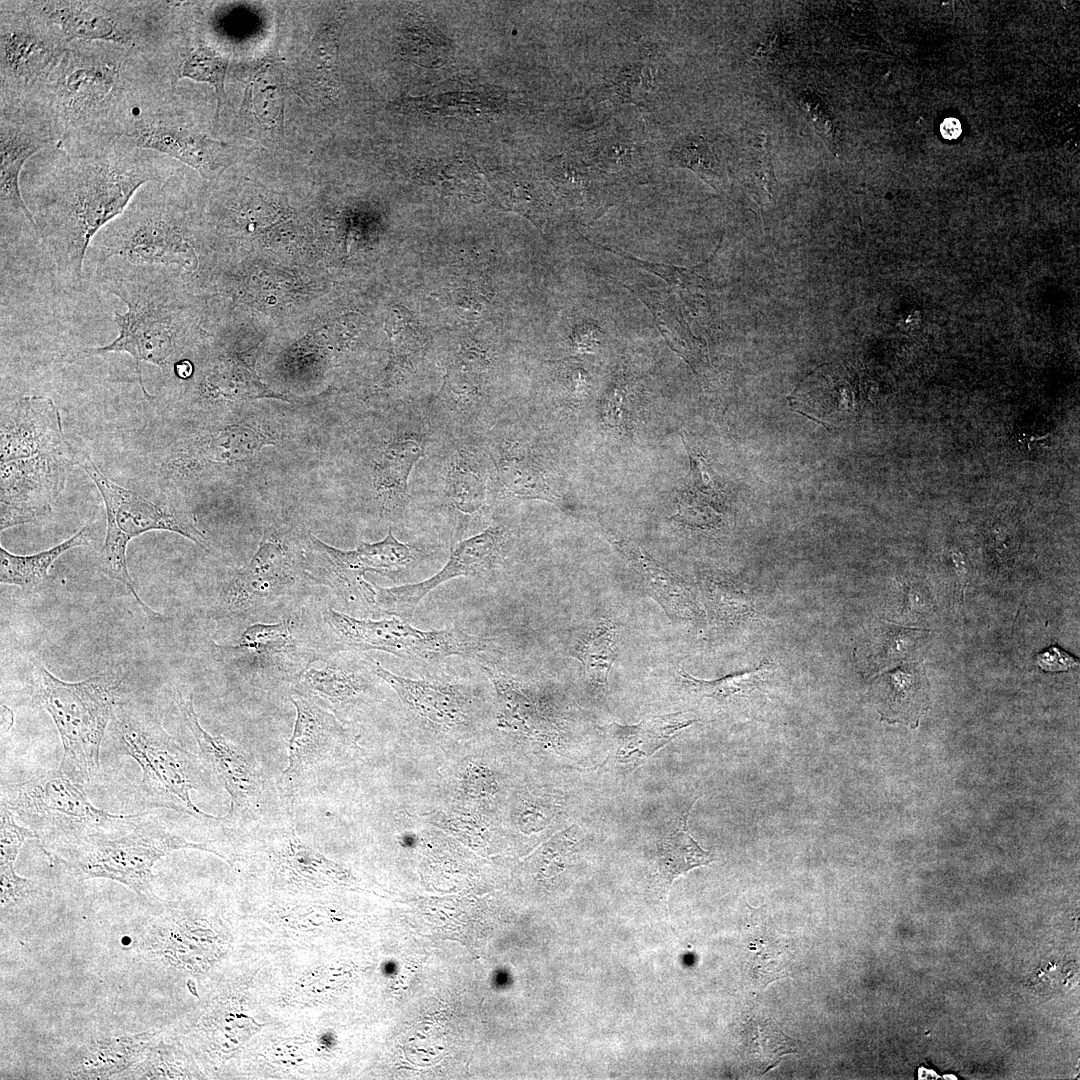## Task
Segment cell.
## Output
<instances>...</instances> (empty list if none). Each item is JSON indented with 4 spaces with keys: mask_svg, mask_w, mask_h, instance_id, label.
Masks as SVG:
<instances>
[{
    "mask_svg": "<svg viewBox=\"0 0 1080 1080\" xmlns=\"http://www.w3.org/2000/svg\"><path fill=\"white\" fill-rule=\"evenodd\" d=\"M167 156L123 138L88 148L56 144L33 155L20 176L23 199L58 277L78 287L94 236L146 183L166 178Z\"/></svg>",
    "mask_w": 1080,
    "mask_h": 1080,
    "instance_id": "6da1fadb",
    "label": "cell"
},
{
    "mask_svg": "<svg viewBox=\"0 0 1080 1080\" xmlns=\"http://www.w3.org/2000/svg\"><path fill=\"white\" fill-rule=\"evenodd\" d=\"M176 59L103 41H72L31 102L63 148L120 138L136 109L178 82Z\"/></svg>",
    "mask_w": 1080,
    "mask_h": 1080,
    "instance_id": "7a4b0ae2",
    "label": "cell"
},
{
    "mask_svg": "<svg viewBox=\"0 0 1080 1080\" xmlns=\"http://www.w3.org/2000/svg\"><path fill=\"white\" fill-rule=\"evenodd\" d=\"M92 273L99 287L118 297L127 309L114 313L118 336L107 345L86 348L82 354H129L135 360L142 392L150 399L142 380L141 362L169 365L187 325L174 272L171 267L112 260Z\"/></svg>",
    "mask_w": 1080,
    "mask_h": 1080,
    "instance_id": "3957f363",
    "label": "cell"
},
{
    "mask_svg": "<svg viewBox=\"0 0 1080 1080\" xmlns=\"http://www.w3.org/2000/svg\"><path fill=\"white\" fill-rule=\"evenodd\" d=\"M168 176L143 185L125 210L92 239L85 262L92 273L118 260L131 265L189 267L195 259Z\"/></svg>",
    "mask_w": 1080,
    "mask_h": 1080,
    "instance_id": "277c9868",
    "label": "cell"
},
{
    "mask_svg": "<svg viewBox=\"0 0 1080 1080\" xmlns=\"http://www.w3.org/2000/svg\"><path fill=\"white\" fill-rule=\"evenodd\" d=\"M1 793V804L35 834L45 852L52 856L93 836L126 832L133 828L139 816V813L112 814L95 807L83 787L61 769L5 785Z\"/></svg>",
    "mask_w": 1080,
    "mask_h": 1080,
    "instance_id": "5b68a950",
    "label": "cell"
},
{
    "mask_svg": "<svg viewBox=\"0 0 1080 1080\" xmlns=\"http://www.w3.org/2000/svg\"><path fill=\"white\" fill-rule=\"evenodd\" d=\"M67 43L103 41L175 59L170 37L179 3L155 0H25Z\"/></svg>",
    "mask_w": 1080,
    "mask_h": 1080,
    "instance_id": "8992f818",
    "label": "cell"
},
{
    "mask_svg": "<svg viewBox=\"0 0 1080 1080\" xmlns=\"http://www.w3.org/2000/svg\"><path fill=\"white\" fill-rule=\"evenodd\" d=\"M40 702L59 732L60 769L74 782L92 785L100 776V748L119 697L121 679L103 673L79 682L57 678L44 666L37 671Z\"/></svg>",
    "mask_w": 1080,
    "mask_h": 1080,
    "instance_id": "52a82bcc",
    "label": "cell"
},
{
    "mask_svg": "<svg viewBox=\"0 0 1080 1080\" xmlns=\"http://www.w3.org/2000/svg\"><path fill=\"white\" fill-rule=\"evenodd\" d=\"M192 848L213 853L205 843L174 834L167 827L139 813L130 830L115 835L93 836L67 849L57 858L78 881L104 878L121 883L150 902L160 899L153 891V867L174 850Z\"/></svg>",
    "mask_w": 1080,
    "mask_h": 1080,
    "instance_id": "ba28073f",
    "label": "cell"
},
{
    "mask_svg": "<svg viewBox=\"0 0 1080 1080\" xmlns=\"http://www.w3.org/2000/svg\"><path fill=\"white\" fill-rule=\"evenodd\" d=\"M76 464L95 483L106 510V535L99 557L102 571L123 584L148 616L160 618L161 615L149 608L134 588L126 559L129 542L149 531L162 530L182 535L207 549L206 536L199 530L188 510L172 503L152 501L113 482L79 449L76 452Z\"/></svg>",
    "mask_w": 1080,
    "mask_h": 1080,
    "instance_id": "9c48e42d",
    "label": "cell"
},
{
    "mask_svg": "<svg viewBox=\"0 0 1080 1080\" xmlns=\"http://www.w3.org/2000/svg\"><path fill=\"white\" fill-rule=\"evenodd\" d=\"M116 725L122 753L135 760L142 770L137 788L141 803L184 812L198 819L216 818L202 812L190 797L191 790L203 785V761L181 747L149 714L123 712Z\"/></svg>",
    "mask_w": 1080,
    "mask_h": 1080,
    "instance_id": "30bf717a",
    "label": "cell"
},
{
    "mask_svg": "<svg viewBox=\"0 0 1080 1080\" xmlns=\"http://www.w3.org/2000/svg\"><path fill=\"white\" fill-rule=\"evenodd\" d=\"M69 43L25 0L0 2V107L27 106Z\"/></svg>",
    "mask_w": 1080,
    "mask_h": 1080,
    "instance_id": "8fae6325",
    "label": "cell"
},
{
    "mask_svg": "<svg viewBox=\"0 0 1080 1080\" xmlns=\"http://www.w3.org/2000/svg\"><path fill=\"white\" fill-rule=\"evenodd\" d=\"M175 86L139 107L120 138L180 161L196 170L203 180L214 181L236 162L239 148L212 138L182 119L173 106Z\"/></svg>",
    "mask_w": 1080,
    "mask_h": 1080,
    "instance_id": "7c38bea8",
    "label": "cell"
},
{
    "mask_svg": "<svg viewBox=\"0 0 1080 1080\" xmlns=\"http://www.w3.org/2000/svg\"><path fill=\"white\" fill-rule=\"evenodd\" d=\"M325 623L340 650H377L406 660L433 662L455 655L473 656L491 646V639L458 628L425 631L395 616L358 619L328 609Z\"/></svg>",
    "mask_w": 1080,
    "mask_h": 1080,
    "instance_id": "4fadbf2b",
    "label": "cell"
},
{
    "mask_svg": "<svg viewBox=\"0 0 1080 1080\" xmlns=\"http://www.w3.org/2000/svg\"><path fill=\"white\" fill-rule=\"evenodd\" d=\"M77 448L68 447L0 462V530L47 516L62 492Z\"/></svg>",
    "mask_w": 1080,
    "mask_h": 1080,
    "instance_id": "5bb4252c",
    "label": "cell"
},
{
    "mask_svg": "<svg viewBox=\"0 0 1080 1080\" xmlns=\"http://www.w3.org/2000/svg\"><path fill=\"white\" fill-rule=\"evenodd\" d=\"M309 538L313 551L323 560L317 568L308 570L310 577L330 586L347 601H362L374 607L373 584L364 579L365 574L400 570L417 556L416 548L398 541L391 530L383 540L363 543L353 550L329 546L312 534Z\"/></svg>",
    "mask_w": 1080,
    "mask_h": 1080,
    "instance_id": "9a60e30c",
    "label": "cell"
},
{
    "mask_svg": "<svg viewBox=\"0 0 1080 1080\" xmlns=\"http://www.w3.org/2000/svg\"><path fill=\"white\" fill-rule=\"evenodd\" d=\"M57 139L40 116L26 108L0 107L1 227L27 225L37 232L21 192L20 176L27 161ZM38 234V233H37Z\"/></svg>",
    "mask_w": 1080,
    "mask_h": 1080,
    "instance_id": "2e32d148",
    "label": "cell"
},
{
    "mask_svg": "<svg viewBox=\"0 0 1080 1080\" xmlns=\"http://www.w3.org/2000/svg\"><path fill=\"white\" fill-rule=\"evenodd\" d=\"M176 703L204 762L215 771L231 797V808L224 818L237 819L254 810L261 800L264 782L253 758L223 736H213L203 729L191 694L184 696L177 690Z\"/></svg>",
    "mask_w": 1080,
    "mask_h": 1080,
    "instance_id": "e0dca14e",
    "label": "cell"
},
{
    "mask_svg": "<svg viewBox=\"0 0 1080 1080\" xmlns=\"http://www.w3.org/2000/svg\"><path fill=\"white\" fill-rule=\"evenodd\" d=\"M502 541L501 532L489 528L459 542L446 564L428 579L388 588L373 584L375 607L388 615L407 621L420 601L444 582L490 570L499 556Z\"/></svg>",
    "mask_w": 1080,
    "mask_h": 1080,
    "instance_id": "ac0fdd59",
    "label": "cell"
},
{
    "mask_svg": "<svg viewBox=\"0 0 1080 1080\" xmlns=\"http://www.w3.org/2000/svg\"><path fill=\"white\" fill-rule=\"evenodd\" d=\"M293 581L288 550L265 534L250 562L225 586L218 602L228 613L245 612L276 597Z\"/></svg>",
    "mask_w": 1080,
    "mask_h": 1080,
    "instance_id": "d6986e66",
    "label": "cell"
},
{
    "mask_svg": "<svg viewBox=\"0 0 1080 1080\" xmlns=\"http://www.w3.org/2000/svg\"><path fill=\"white\" fill-rule=\"evenodd\" d=\"M371 671L385 681L404 706L420 719L437 727L456 729L470 718L471 700L463 688L439 680L411 679L396 675L368 659Z\"/></svg>",
    "mask_w": 1080,
    "mask_h": 1080,
    "instance_id": "ffe728a7",
    "label": "cell"
},
{
    "mask_svg": "<svg viewBox=\"0 0 1080 1080\" xmlns=\"http://www.w3.org/2000/svg\"><path fill=\"white\" fill-rule=\"evenodd\" d=\"M274 444V438L257 427L230 424L177 447L164 468L169 472L188 473L212 465L242 462L253 457L263 446Z\"/></svg>",
    "mask_w": 1080,
    "mask_h": 1080,
    "instance_id": "44dd1931",
    "label": "cell"
},
{
    "mask_svg": "<svg viewBox=\"0 0 1080 1080\" xmlns=\"http://www.w3.org/2000/svg\"><path fill=\"white\" fill-rule=\"evenodd\" d=\"M291 701L296 708V721L289 743L288 767L284 772V785L290 793L303 773L332 756L343 735L335 716L311 698L293 694Z\"/></svg>",
    "mask_w": 1080,
    "mask_h": 1080,
    "instance_id": "7402d4cb",
    "label": "cell"
},
{
    "mask_svg": "<svg viewBox=\"0 0 1080 1080\" xmlns=\"http://www.w3.org/2000/svg\"><path fill=\"white\" fill-rule=\"evenodd\" d=\"M151 1029L119 1036L94 1037L71 1052L60 1078L116 1079L141 1060L147 1049L160 1037Z\"/></svg>",
    "mask_w": 1080,
    "mask_h": 1080,
    "instance_id": "603a6c76",
    "label": "cell"
},
{
    "mask_svg": "<svg viewBox=\"0 0 1080 1080\" xmlns=\"http://www.w3.org/2000/svg\"><path fill=\"white\" fill-rule=\"evenodd\" d=\"M609 542L626 558L647 591L673 619L699 618L702 610L681 578L626 538L604 531Z\"/></svg>",
    "mask_w": 1080,
    "mask_h": 1080,
    "instance_id": "cb8c5ba5",
    "label": "cell"
},
{
    "mask_svg": "<svg viewBox=\"0 0 1080 1080\" xmlns=\"http://www.w3.org/2000/svg\"><path fill=\"white\" fill-rule=\"evenodd\" d=\"M549 179L556 191L583 220H593L616 202L617 184L584 160L560 156L550 161Z\"/></svg>",
    "mask_w": 1080,
    "mask_h": 1080,
    "instance_id": "d4e9b609",
    "label": "cell"
},
{
    "mask_svg": "<svg viewBox=\"0 0 1080 1080\" xmlns=\"http://www.w3.org/2000/svg\"><path fill=\"white\" fill-rule=\"evenodd\" d=\"M696 720L678 712L648 717L633 725L613 723L607 727L611 739L608 757L614 764L633 771L666 745L680 730Z\"/></svg>",
    "mask_w": 1080,
    "mask_h": 1080,
    "instance_id": "484cf974",
    "label": "cell"
},
{
    "mask_svg": "<svg viewBox=\"0 0 1080 1080\" xmlns=\"http://www.w3.org/2000/svg\"><path fill=\"white\" fill-rule=\"evenodd\" d=\"M691 806L670 823L653 851L652 889L661 900L666 899L677 877L713 861V855L702 849L688 831L687 819Z\"/></svg>",
    "mask_w": 1080,
    "mask_h": 1080,
    "instance_id": "4316f807",
    "label": "cell"
},
{
    "mask_svg": "<svg viewBox=\"0 0 1080 1080\" xmlns=\"http://www.w3.org/2000/svg\"><path fill=\"white\" fill-rule=\"evenodd\" d=\"M872 689L883 720L917 726L928 705V683L921 664L903 665L881 675Z\"/></svg>",
    "mask_w": 1080,
    "mask_h": 1080,
    "instance_id": "83f0119b",
    "label": "cell"
},
{
    "mask_svg": "<svg viewBox=\"0 0 1080 1080\" xmlns=\"http://www.w3.org/2000/svg\"><path fill=\"white\" fill-rule=\"evenodd\" d=\"M294 648L291 626L283 620L275 624H254L246 628L234 646H217L220 655L245 663L247 667H279L290 662Z\"/></svg>",
    "mask_w": 1080,
    "mask_h": 1080,
    "instance_id": "f1b7e54d",
    "label": "cell"
},
{
    "mask_svg": "<svg viewBox=\"0 0 1080 1080\" xmlns=\"http://www.w3.org/2000/svg\"><path fill=\"white\" fill-rule=\"evenodd\" d=\"M618 627L609 619H599L582 627L571 637L569 653L583 667L592 691L606 694L608 676L617 657Z\"/></svg>",
    "mask_w": 1080,
    "mask_h": 1080,
    "instance_id": "f546056e",
    "label": "cell"
},
{
    "mask_svg": "<svg viewBox=\"0 0 1080 1080\" xmlns=\"http://www.w3.org/2000/svg\"><path fill=\"white\" fill-rule=\"evenodd\" d=\"M423 456L422 447L413 440L389 444L374 466L373 483L382 508H401L408 495V479L414 465Z\"/></svg>",
    "mask_w": 1080,
    "mask_h": 1080,
    "instance_id": "4dcf8cb0",
    "label": "cell"
},
{
    "mask_svg": "<svg viewBox=\"0 0 1080 1080\" xmlns=\"http://www.w3.org/2000/svg\"><path fill=\"white\" fill-rule=\"evenodd\" d=\"M303 691L324 699L334 707L357 701L367 689V679L359 667L328 661L322 667L308 665L296 677Z\"/></svg>",
    "mask_w": 1080,
    "mask_h": 1080,
    "instance_id": "1f68e13d",
    "label": "cell"
},
{
    "mask_svg": "<svg viewBox=\"0 0 1080 1080\" xmlns=\"http://www.w3.org/2000/svg\"><path fill=\"white\" fill-rule=\"evenodd\" d=\"M89 544L85 525L65 541L32 555H16L0 547V582L23 590H35L49 579L52 564L70 549Z\"/></svg>",
    "mask_w": 1080,
    "mask_h": 1080,
    "instance_id": "d6a6232c",
    "label": "cell"
},
{
    "mask_svg": "<svg viewBox=\"0 0 1080 1080\" xmlns=\"http://www.w3.org/2000/svg\"><path fill=\"white\" fill-rule=\"evenodd\" d=\"M200 393L213 399L280 398L259 382L255 374L235 357L219 356L204 372Z\"/></svg>",
    "mask_w": 1080,
    "mask_h": 1080,
    "instance_id": "836d02e7",
    "label": "cell"
},
{
    "mask_svg": "<svg viewBox=\"0 0 1080 1080\" xmlns=\"http://www.w3.org/2000/svg\"><path fill=\"white\" fill-rule=\"evenodd\" d=\"M496 465L499 481L509 496L550 502L558 500L542 471L524 455L505 453Z\"/></svg>",
    "mask_w": 1080,
    "mask_h": 1080,
    "instance_id": "e575fe53",
    "label": "cell"
},
{
    "mask_svg": "<svg viewBox=\"0 0 1080 1080\" xmlns=\"http://www.w3.org/2000/svg\"><path fill=\"white\" fill-rule=\"evenodd\" d=\"M446 494L451 504L462 514H474L484 505L485 475L479 464L464 452L455 457L448 471Z\"/></svg>",
    "mask_w": 1080,
    "mask_h": 1080,
    "instance_id": "d590c367",
    "label": "cell"
},
{
    "mask_svg": "<svg viewBox=\"0 0 1080 1080\" xmlns=\"http://www.w3.org/2000/svg\"><path fill=\"white\" fill-rule=\"evenodd\" d=\"M775 664L764 659L750 671L728 675L716 680H701L679 669V675L685 687L698 696L712 698L719 702L730 701L738 696H745L760 688Z\"/></svg>",
    "mask_w": 1080,
    "mask_h": 1080,
    "instance_id": "8d00e7d4",
    "label": "cell"
},
{
    "mask_svg": "<svg viewBox=\"0 0 1080 1080\" xmlns=\"http://www.w3.org/2000/svg\"><path fill=\"white\" fill-rule=\"evenodd\" d=\"M187 1056L176 1044L161 1036L147 1049L140 1061L119 1074L116 1079H179L194 1078Z\"/></svg>",
    "mask_w": 1080,
    "mask_h": 1080,
    "instance_id": "74e56055",
    "label": "cell"
},
{
    "mask_svg": "<svg viewBox=\"0 0 1080 1080\" xmlns=\"http://www.w3.org/2000/svg\"><path fill=\"white\" fill-rule=\"evenodd\" d=\"M229 59L215 48L200 43L183 59L178 79L189 78L195 82L208 83L214 87L217 99L215 126L225 98V78Z\"/></svg>",
    "mask_w": 1080,
    "mask_h": 1080,
    "instance_id": "f35d334b",
    "label": "cell"
},
{
    "mask_svg": "<svg viewBox=\"0 0 1080 1080\" xmlns=\"http://www.w3.org/2000/svg\"><path fill=\"white\" fill-rule=\"evenodd\" d=\"M672 159L680 167L695 172L716 190L724 187V173L710 143L701 136H686L672 149Z\"/></svg>",
    "mask_w": 1080,
    "mask_h": 1080,
    "instance_id": "ab89813d",
    "label": "cell"
},
{
    "mask_svg": "<svg viewBox=\"0 0 1080 1080\" xmlns=\"http://www.w3.org/2000/svg\"><path fill=\"white\" fill-rule=\"evenodd\" d=\"M707 590L709 605L716 620L729 624L753 615L752 599L736 586L709 581Z\"/></svg>",
    "mask_w": 1080,
    "mask_h": 1080,
    "instance_id": "60d3db41",
    "label": "cell"
},
{
    "mask_svg": "<svg viewBox=\"0 0 1080 1080\" xmlns=\"http://www.w3.org/2000/svg\"><path fill=\"white\" fill-rule=\"evenodd\" d=\"M333 34V29L322 28L307 50V66L309 67L307 73H310V79L315 85L320 83V88L323 90H326L324 83L327 81L332 83L334 77L336 41Z\"/></svg>",
    "mask_w": 1080,
    "mask_h": 1080,
    "instance_id": "b9f144b4",
    "label": "cell"
},
{
    "mask_svg": "<svg viewBox=\"0 0 1080 1080\" xmlns=\"http://www.w3.org/2000/svg\"><path fill=\"white\" fill-rule=\"evenodd\" d=\"M804 117L813 126L828 149L837 155L838 141L834 117L826 102L815 93L801 94L798 100Z\"/></svg>",
    "mask_w": 1080,
    "mask_h": 1080,
    "instance_id": "7bdbcfd3",
    "label": "cell"
},
{
    "mask_svg": "<svg viewBox=\"0 0 1080 1080\" xmlns=\"http://www.w3.org/2000/svg\"><path fill=\"white\" fill-rule=\"evenodd\" d=\"M1 911L27 900L38 892L35 881L17 875L14 862L0 863Z\"/></svg>",
    "mask_w": 1080,
    "mask_h": 1080,
    "instance_id": "ee69618b",
    "label": "cell"
},
{
    "mask_svg": "<svg viewBox=\"0 0 1080 1080\" xmlns=\"http://www.w3.org/2000/svg\"><path fill=\"white\" fill-rule=\"evenodd\" d=\"M36 838L27 827L18 823L12 812L1 804L0 863L15 862L24 841Z\"/></svg>",
    "mask_w": 1080,
    "mask_h": 1080,
    "instance_id": "f6af8a7d",
    "label": "cell"
},
{
    "mask_svg": "<svg viewBox=\"0 0 1080 1080\" xmlns=\"http://www.w3.org/2000/svg\"><path fill=\"white\" fill-rule=\"evenodd\" d=\"M753 175L757 178L762 185L764 191L771 194V187L774 182V176L772 171V162L767 148V141L764 135L760 136L758 146L754 149L753 155Z\"/></svg>",
    "mask_w": 1080,
    "mask_h": 1080,
    "instance_id": "bcb514c9",
    "label": "cell"
},
{
    "mask_svg": "<svg viewBox=\"0 0 1080 1080\" xmlns=\"http://www.w3.org/2000/svg\"><path fill=\"white\" fill-rule=\"evenodd\" d=\"M1078 663L1077 658L1058 646H1050L1036 655V664L1044 671H1067Z\"/></svg>",
    "mask_w": 1080,
    "mask_h": 1080,
    "instance_id": "7dc6e473",
    "label": "cell"
},
{
    "mask_svg": "<svg viewBox=\"0 0 1080 1080\" xmlns=\"http://www.w3.org/2000/svg\"><path fill=\"white\" fill-rule=\"evenodd\" d=\"M941 136L946 140H955L962 133L961 123L957 118L949 117L940 125Z\"/></svg>",
    "mask_w": 1080,
    "mask_h": 1080,
    "instance_id": "c3c4849f",
    "label": "cell"
},
{
    "mask_svg": "<svg viewBox=\"0 0 1080 1080\" xmlns=\"http://www.w3.org/2000/svg\"><path fill=\"white\" fill-rule=\"evenodd\" d=\"M193 365L189 360H178L174 364V373L181 379L189 378L193 373Z\"/></svg>",
    "mask_w": 1080,
    "mask_h": 1080,
    "instance_id": "681fc988",
    "label": "cell"
}]
</instances>
